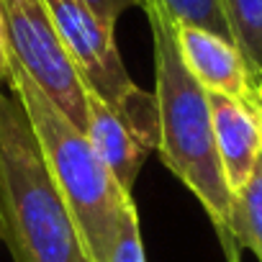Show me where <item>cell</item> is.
<instances>
[{
	"instance_id": "1",
	"label": "cell",
	"mask_w": 262,
	"mask_h": 262,
	"mask_svg": "<svg viewBox=\"0 0 262 262\" xmlns=\"http://www.w3.org/2000/svg\"><path fill=\"white\" fill-rule=\"evenodd\" d=\"M0 242L13 262H90L21 100L0 88Z\"/></svg>"
},
{
	"instance_id": "2",
	"label": "cell",
	"mask_w": 262,
	"mask_h": 262,
	"mask_svg": "<svg viewBox=\"0 0 262 262\" xmlns=\"http://www.w3.org/2000/svg\"><path fill=\"white\" fill-rule=\"evenodd\" d=\"M8 90L21 100L29 116L47 170L80 229L90 262H105L123 216L137 206L134 198L113 180L85 131L77 128L13 59Z\"/></svg>"
},
{
	"instance_id": "3",
	"label": "cell",
	"mask_w": 262,
	"mask_h": 262,
	"mask_svg": "<svg viewBox=\"0 0 262 262\" xmlns=\"http://www.w3.org/2000/svg\"><path fill=\"white\" fill-rule=\"evenodd\" d=\"M155 39V100H157V152L165 167L190 188L221 231L229 216L231 190L226 188L216 144L208 93L195 82L180 59L172 24L157 11L144 8Z\"/></svg>"
},
{
	"instance_id": "4",
	"label": "cell",
	"mask_w": 262,
	"mask_h": 262,
	"mask_svg": "<svg viewBox=\"0 0 262 262\" xmlns=\"http://www.w3.org/2000/svg\"><path fill=\"white\" fill-rule=\"evenodd\" d=\"M8 54L41 88V93L77 126H88L85 85L64 52L41 0H0Z\"/></svg>"
},
{
	"instance_id": "5",
	"label": "cell",
	"mask_w": 262,
	"mask_h": 262,
	"mask_svg": "<svg viewBox=\"0 0 262 262\" xmlns=\"http://www.w3.org/2000/svg\"><path fill=\"white\" fill-rule=\"evenodd\" d=\"M172 34L183 64L206 93L226 95L249 108L262 111L259 75L247 64L234 41L213 31L183 24L180 26L172 24Z\"/></svg>"
},
{
	"instance_id": "6",
	"label": "cell",
	"mask_w": 262,
	"mask_h": 262,
	"mask_svg": "<svg viewBox=\"0 0 262 262\" xmlns=\"http://www.w3.org/2000/svg\"><path fill=\"white\" fill-rule=\"evenodd\" d=\"M216 157L226 188L239 190L262 160V111L234 98L208 93Z\"/></svg>"
},
{
	"instance_id": "7",
	"label": "cell",
	"mask_w": 262,
	"mask_h": 262,
	"mask_svg": "<svg viewBox=\"0 0 262 262\" xmlns=\"http://www.w3.org/2000/svg\"><path fill=\"white\" fill-rule=\"evenodd\" d=\"M85 103H88L85 134L93 149L98 152L113 180L126 193H131L137 175L144 167V160L152 149L134 134V128L123 121V116L116 108H111L100 95H95L88 88H85Z\"/></svg>"
},
{
	"instance_id": "8",
	"label": "cell",
	"mask_w": 262,
	"mask_h": 262,
	"mask_svg": "<svg viewBox=\"0 0 262 262\" xmlns=\"http://www.w3.org/2000/svg\"><path fill=\"white\" fill-rule=\"evenodd\" d=\"M221 234L226 236V244L236 242L239 247L254 252V257L262 262V160L252 170L249 180L231 193L229 216Z\"/></svg>"
},
{
	"instance_id": "9",
	"label": "cell",
	"mask_w": 262,
	"mask_h": 262,
	"mask_svg": "<svg viewBox=\"0 0 262 262\" xmlns=\"http://www.w3.org/2000/svg\"><path fill=\"white\" fill-rule=\"evenodd\" d=\"M221 11L234 47L247 64L262 72V0H221Z\"/></svg>"
},
{
	"instance_id": "10",
	"label": "cell",
	"mask_w": 262,
	"mask_h": 262,
	"mask_svg": "<svg viewBox=\"0 0 262 262\" xmlns=\"http://www.w3.org/2000/svg\"><path fill=\"white\" fill-rule=\"evenodd\" d=\"M157 8L175 26H198L231 41L221 0H142V8Z\"/></svg>"
},
{
	"instance_id": "11",
	"label": "cell",
	"mask_w": 262,
	"mask_h": 262,
	"mask_svg": "<svg viewBox=\"0 0 262 262\" xmlns=\"http://www.w3.org/2000/svg\"><path fill=\"white\" fill-rule=\"evenodd\" d=\"M105 262H147L137 206L123 216V224H121V229L116 234V244H113V249H111Z\"/></svg>"
},
{
	"instance_id": "12",
	"label": "cell",
	"mask_w": 262,
	"mask_h": 262,
	"mask_svg": "<svg viewBox=\"0 0 262 262\" xmlns=\"http://www.w3.org/2000/svg\"><path fill=\"white\" fill-rule=\"evenodd\" d=\"M82 6L98 18V24H103L108 31L116 29V21L128 11L142 6V0H82Z\"/></svg>"
},
{
	"instance_id": "13",
	"label": "cell",
	"mask_w": 262,
	"mask_h": 262,
	"mask_svg": "<svg viewBox=\"0 0 262 262\" xmlns=\"http://www.w3.org/2000/svg\"><path fill=\"white\" fill-rule=\"evenodd\" d=\"M11 82V54L6 44V31H3V11H0V88Z\"/></svg>"
},
{
	"instance_id": "14",
	"label": "cell",
	"mask_w": 262,
	"mask_h": 262,
	"mask_svg": "<svg viewBox=\"0 0 262 262\" xmlns=\"http://www.w3.org/2000/svg\"><path fill=\"white\" fill-rule=\"evenodd\" d=\"M229 249V257H231V262H234V252H231V247H226Z\"/></svg>"
},
{
	"instance_id": "15",
	"label": "cell",
	"mask_w": 262,
	"mask_h": 262,
	"mask_svg": "<svg viewBox=\"0 0 262 262\" xmlns=\"http://www.w3.org/2000/svg\"><path fill=\"white\" fill-rule=\"evenodd\" d=\"M259 93H262V72H259Z\"/></svg>"
}]
</instances>
